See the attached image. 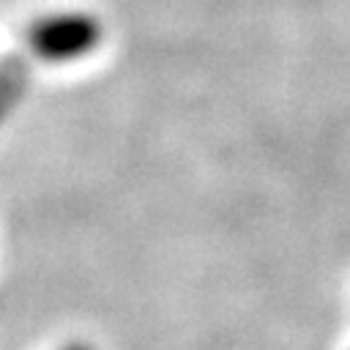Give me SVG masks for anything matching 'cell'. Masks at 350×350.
Listing matches in <instances>:
<instances>
[{
	"label": "cell",
	"instance_id": "1",
	"mask_svg": "<svg viewBox=\"0 0 350 350\" xmlns=\"http://www.w3.org/2000/svg\"><path fill=\"white\" fill-rule=\"evenodd\" d=\"M98 38H101L98 19L79 11H60V14L41 16L27 33L30 49L49 63L77 60L93 52Z\"/></svg>",
	"mask_w": 350,
	"mask_h": 350
},
{
	"label": "cell",
	"instance_id": "2",
	"mask_svg": "<svg viewBox=\"0 0 350 350\" xmlns=\"http://www.w3.org/2000/svg\"><path fill=\"white\" fill-rule=\"evenodd\" d=\"M63 350H90V347H85V345H79V342H74V345H66Z\"/></svg>",
	"mask_w": 350,
	"mask_h": 350
}]
</instances>
